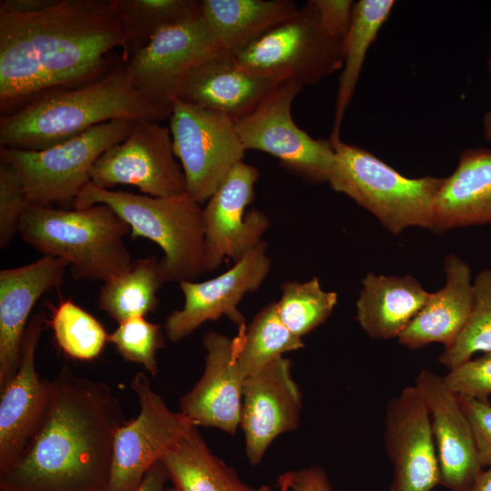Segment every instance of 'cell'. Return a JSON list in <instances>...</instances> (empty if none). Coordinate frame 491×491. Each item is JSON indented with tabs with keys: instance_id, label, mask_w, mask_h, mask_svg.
<instances>
[{
	"instance_id": "obj_2",
	"label": "cell",
	"mask_w": 491,
	"mask_h": 491,
	"mask_svg": "<svg viewBox=\"0 0 491 491\" xmlns=\"http://www.w3.org/2000/svg\"><path fill=\"white\" fill-rule=\"evenodd\" d=\"M52 381L45 415L18 459L0 473L1 491H107L116 432L127 421L103 381L66 366Z\"/></svg>"
},
{
	"instance_id": "obj_43",
	"label": "cell",
	"mask_w": 491,
	"mask_h": 491,
	"mask_svg": "<svg viewBox=\"0 0 491 491\" xmlns=\"http://www.w3.org/2000/svg\"><path fill=\"white\" fill-rule=\"evenodd\" d=\"M466 491H491V466L483 469Z\"/></svg>"
},
{
	"instance_id": "obj_3",
	"label": "cell",
	"mask_w": 491,
	"mask_h": 491,
	"mask_svg": "<svg viewBox=\"0 0 491 491\" xmlns=\"http://www.w3.org/2000/svg\"><path fill=\"white\" fill-rule=\"evenodd\" d=\"M171 112L135 85L124 64L90 83L46 94L1 115L0 145L42 150L109 121L160 123Z\"/></svg>"
},
{
	"instance_id": "obj_39",
	"label": "cell",
	"mask_w": 491,
	"mask_h": 491,
	"mask_svg": "<svg viewBox=\"0 0 491 491\" xmlns=\"http://www.w3.org/2000/svg\"><path fill=\"white\" fill-rule=\"evenodd\" d=\"M321 25L332 36L344 39L352 21V0H312Z\"/></svg>"
},
{
	"instance_id": "obj_12",
	"label": "cell",
	"mask_w": 491,
	"mask_h": 491,
	"mask_svg": "<svg viewBox=\"0 0 491 491\" xmlns=\"http://www.w3.org/2000/svg\"><path fill=\"white\" fill-rule=\"evenodd\" d=\"M131 387L140 409L116 432L107 491H135L149 469L195 426L181 412L169 409L145 372L134 376Z\"/></svg>"
},
{
	"instance_id": "obj_41",
	"label": "cell",
	"mask_w": 491,
	"mask_h": 491,
	"mask_svg": "<svg viewBox=\"0 0 491 491\" xmlns=\"http://www.w3.org/2000/svg\"><path fill=\"white\" fill-rule=\"evenodd\" d=\"M168 479L166 469L159 461L149 469L135 491H163Z\"/></svg>"
},
{
	"instance_id": "obj_44",
	"label": "cell",
	"mask_w": 491,
	"mask_h": 491,
	"mask_svg": "<svg viewBox=\"0 0 491 491\" xmlns=\"http://www.w3.org/2000/svg\"><path fill=\"white\" fill-rule=\"evenodd\" d=\"M487 66L491 73V48L489 51L488 58H487ZM483 136L484 138L491 142V107L490 109L485 114L483 117Z\"/></svg>"
},
{
	"instance_id": "obj_29",
	"label": "cell",
	"mask_w": 491,
	"mask_h": 491,
	"mask_svg": "<svg viewBox=\"0 0 491 491\" xmlns=\"http://www.w3.org/2000/svg\"><path fill=\"white\" fill-rule=\"evenodd\" d=\"M165 282L156 256L137 258L128 271L104 283L97 305L118 324L145 316L156 309L157 293Z\"/></svg>"
},
{
	"instance_id": "obj_21",
	"label": "cell",
	"mask_w": 491,
	"mask_h": 491,
	"mask_svg": "<svg viewBox=\"0 0 491 491\" xmlns=\"http://www.w3.org/2000/svg\"><path fill=\"white\" fill-rule=\"evenodd\" d=\"M68 263L44 256L0 271V389L15 374L30 313L46 291L64 281Z\"/></svg>"
},
{
	"instance_id": "obj_1",
	"label": "cell",
	"mask_w": 491,
	"mask_h": 491,
	"mask_svg": "<svg viewBox=\"0 0 491 491\" xmlns=\"http://www.w3.org/2000/svg\"><path fill=\"white\" fill-rule=\"evenodd\" d=\"M129 37L112 0H57L28 14L0 10L1 115L105 75V55Z\"/></svg>"
},
{
	"instance_id": "obj_26",
	"label": "cell",
	"mask_w": 491,
	"mask_h": 491,
	"mask_svg": "<svg viewBox=\"0 0 491 491\" xmlns=\"http://www.w3.org/2000/svg\"><path fill=\"white\" fill-rule=\"evenodd\" d=\"M201 15L221 51L237 50L294 15L290 0H201Z\"/></svg>"
},
{
	"instance_id": "obj_45",
	"label": "cell",
	"mask_w": 491,
	"mask_h": 491,
	"mask_svg": "<svg viewBox=\"0 0 491 491\" xmlns=\"http://www.w3.org/2000/svg\"><path fill=\"white\" fill-rule=\"evenodd\" d=\"M254 491H273V489L268 486H262L258 488H255Z\"/></svg>"
},
{
	"instance_id": "obj_34",
	"label": "cell",
	"mask_w": 491,
	"mask_h": 491,
	"mask_svg": "<svg viewBox=\"0 0 491 491\" xmlns=\"http://www.w3.org/2000/svg\"><path fill=\"white\" fill-rule=\"evenodd\" d=\"M474 305L462 332L439 357L449 370L478 352H491V266L481 270L473 281Z\"/></svg>"
},
{
	"instance_id": "obj_42",
	"label": "cell",
	"mask_w": 491,
	"mask_h": 491,
	"mask_svg": "<svg viewBox=\"0 0 491 491\" xmlns=\"http://www.w3.org/2000/svg\"><path fill=\"white\" fill-rule=\"evenodd\" d=\"M57 0H2L0 10L28 14L44 10L53 5Z\"/></svg>"
},
{
	"instance_id": "obj_9",
	"label": "cell",
	"mask_w": 491,
	"mask_h": 491,
	"mask_svg": "<svg viewBox=\"0 0 491 491\" xmlns=\"http://www.w3.org/2000/svg\"><path fill=\"white\" fill-rule=\"evenodd\" d=\"M169 130L174 152L185 179V193L202 205L230 170L244 161L246 150L226 115L179 98L172 105Z\"/></svg>"
},
{
	"instance_id": "obj_7",
	"label": "cell",
	"mask_w": 491,
	"mask_h": 491,
	"mask_svg": "<svg viewBox=\"0 0 491 491\" xmlns=\"http://www.w3.org/2000/svg\"><path fill=\"white\" fill-rule=\"evenodd\" d=\"M229 54L256 75L304 88L341 70L343 39L325 30L310 0L288 19Z\"/></svg>"
},
{
	"instance_id": "obj_23",
	"label": "cell",
	"mask_w": 491,
	"mask_h": 491,
	"mask_svg": "<svg viewBox=\"0 0 491 491\" xmlns=\"http://www.w3.org/2000/svg\"><path fill=\"white\" fill-rule=\"evenodd\" d=\"M445 286L430 293L426 302L398 336V342L418 349L432 343L448 347L466 326L474 305L471 270L466 261L450 254L444 261Z\"/></svg>"
},
{
	"instance_id": "obj_38",
	"label": "cell",
	"mask_w": 491,
	"mask_h": 491,
	"mask_svg": "<svg viewBox=\"0 0 491 491\" xmlns=\"http://www.w3.org/2000/svg\"><path fill=\"white\" fill-rule=\"evenodd\" d=\"M461 407L471 426L479 460L483 467L491 466V405L488 401L458 396Z\"/></svg>"
},
{
	"instance_id": "obj_32",
	"label": "cell",
	"mask_w": 491,
	"mask_h": 491,
	"mask_svg": "<svg viewBox=\"0 0 491 491\" xmlns=\"http://www.w3.org/2000/svg\"><path fill=\"white\" fill-rule=\"evenodd\" d=\"M337 294L322 288L317 277L305 282L286 281L276 308L284 325L296 336L307 335L333 313Z\"/></svg>"
},
{
	"instance_id": "obj_40",
	"label": "cell",
	"mask_w": 491,
	"mask_h": 491,
	"mask_svg": "<svg viewBox=\"0 0 491 491\" xmlns=\"http://www.w3.org/2000/svg\"><path fill=\"white\" fill-rule=\"evenodd\" d=\"M277 486L279 490L273 491H332L326 471L317 466L285 472Z\"/></svg>"
},
{
	"instance_id": "obj_37",
	"label": "cell",
	"mask_w": 491,
	"mask_h": 491,
	"mask_svg": "<svg viewBox=\"0 0 491 491\" xmlns=\"http://www.w3.org/2000/svg\"><path fill=\"white\" fill-rule=\"evenodd\" d=\"M444 378L457 396L488 401L491 395V352L450 369Z\"/></svg>"
},
{
	"instance_id": "obj_28",
	"label": "cell",
	"mask_w": 491,
	"mask_h": 491,
	"mask_svg": "<svg viewBox=\"0 0 491 491\" xmlns=\"http://www.w3.org/2000/svg\"><path fill=\"white\" fill-rule=\"evenodd\" d=\"M394 0L355 2L350 27L343 39V64L338 80L330 142L340 139V129L354 95L367 51L388 19Z\"/></svg>"
},
{
	"instance_id": "obj_31",
	"label": "cell",
	"mask_w": 491,
	"mask_h": 491,
	"mask_svg": "<svg viewBox=\"0 0 491 491\" xmlns=\"http://www.w3.org/2000/svg\"><path fill=\"white\" fill-rule=\"evenodd\" d=\"M129 37V57L159 30L201 15L198 0H112Z\"/></svg>"
},
{
	"instance_id": "obj_25",
	"label": "cell",
	"mask_w": 491,
	"mask_h": 491,
	"mask_svg": "<svg viewBox=\"0 0 491 491\" xmlns=\"http://www.w3.org/2000/svg\"><path fill=\"white\" fill-rule=\"evenodd\" d=\"M356 304V318L373 339L398 338L426 302L430 293L412 276L368 273Z\"/></svg>"
},
{
	"instance_id": "obj_14",
	"label": "cell",
	"mask_w": 491,
	"mask_h": 491,
	"mask_svg": "<svg viewBox=\"0 0 491 491\" xmlns=\"http://www.w3.org/2000/svg\"><path fill=\"white\" fill-rule=\"evenodd\" d=\"M259 175L256 166L241 161L207 200L203 208L205 272L218 268L225 258L238 262L263 241L268 216L257 209L246 212Z\"/></svg>"
},
{
	"instance_id": "obj_36",
	"label": "cell",
	"mask_w": 491,
	"mask_h": 491,
	"mask_svg": "<svg viewBox=\"0 0 491 491\" xmlns=\"http://www.w3.org/2000/svg\"><path fill=\"white\" fill-rule=\"evenodd\" d=\"M24 181L17 170L0 161V247L5 248L19 231L31 206Z\"/></svg>"
},
{
	"instance_id": "obj_19",
	"label": "cell",
	"mask_w": 491,
	"mask_h": 491,
	"mask_svg": "<svg viewBox=\"0 0 491 491\" xmlns=\"http://www.w3.org/2000/svg\"><path fill=\"white\" fill-rule=\"evenodd\" d=\"M415 386L429 413L440 470V485L450 491H466L483 470L469 421L458 396L444 376L421 370Z\"/></svg>"
},
{
	"instance_id": "obj_8",
	"label": "cell",
	"mask_w": 491,
	"mask_h": 491,
	"mask_svg": "<svg viewBox=\"0 0 491 491\" xmlns=\"http://www.w3.org/2000/svg\"><path fill=\"white\" fill-rule=\"evenodd\" d=\"M135 122L109 121L42 150L1 147L0 161L17 170L32 205L74 203L90 182V171L95 161L107 149L125 140Z\"/></svg>"
},
{
	"instance_id": "obj_30",
	"label": "cell",
	"mask_w": 491,
	"mask_h": 491,
	"mask_svg": "<svg viewBox=\"0 0 491 491\" xmlns=\"http://www.w3.org/2000/svg\"><path fill=\"white\" fill-rule=\"evenodd\" d=\"M237 365L246 377L285 353L304 347L279 317L276 302L261 308L246 330L234 337Z\"/></svg>"
},
{
	"instance_id": "obj_5",
	"label": "cell",
	"mask_w": 491,
	"mask_h": 491,
	"mask_svg": "<svg viewBox=\"0 0 491 491\" xmlns=\"http://www.w3.org/2000/svg\"><path fill=\"white\" fill-rule=\"evenodd\" d=\"M98 204L108 205L126 222L133 238H147L161 247L166 282L194 281L205 272L203 208L186 193L154 197L100 188L89 182L74 207Z\"/></svg>"
},
{
	"instance_id": "obj_35",
	"label": "cell",
	"mask_w": 491,
	"mask_h": 491,
	"mask_svg": "<svg viewBox=\"0 0 491 491\" xmlns=\"http://www.w3.org/2000/svg\"><path fill=\"white\" fill-rule=\"evenodd\" d=\"M108 342L125 361L139 364L152 376H157L156 354L165 346L160 325L145 316L133 317L119 323L109 334Z\"/></svg>"
},
{
	"instance_id": "obj_16",
	"label": "cell",
	"mask_w": 491,
	"mask_h": 491,
	"mask_svg": "<svg viewBox=\"0 0 491 491\" xmlns=\"http://www.w3.org/2000/svg\"><path fill=\"white\" fill-rule=\"evenodd\" d=\"M384 424L385 447L394 471L388 491H432L439 486L430 416L415 385L388 401Z\"/></svg>"
},
{
	"instance_id": "obj_15",
	"label": "cell",
	"mask_w": 491,
	"mask_h": 491,
	"mask_svg": "<svg viewBox=\"0 0 491 491\" xmlns=\"http://www.w3.org/2000/svg\"><path fill=\"white\" fill-rule=\"evenodd\" d=\"M268 245L262 241L235 266L221 275L203 281H182L184 306L172 312L164 324L166 337L179 342L207 321L225 316L237 326L238 332L246 328L238 309L242 298L257 290L266 278L271 260Z\"/></svg>"
},
{
	"instance_id": "obj_24",
	"label": "cell",
	"mask_w": 491,
	"mask_h": 491,
	"mask_svg": "<svg viewBox=\"0 0 491 491\" xmlns=\"http://www.w3.org/2000/svg\"><path fill=\"white\" fill-rule=\"evenodd\" d=\"M491 224V148L464 150L437 195L431 231Z\"/></svg>"
},
{
	"instance_id": "obj_6",
	"label": "cell",
	"mask_w": 491,
	"mask_h": 491,
	"mask_svg": "<svg viewBox=\"0 0 491 491\" xmlns=\"http://www.w3.org/2000/svg\"><path fill=\"white\" fill-rule=\"evenodd\" d=\"M335 159L328 184L370 212L391 234L409 227L431 229L445 177L410 178L366 149L331 142Z\"/></svg>"
},
{
	"instance_id": "obj_33",
	"label": "cell",
	"mask_w": 491,
	"mask_h": 491,
	"mask_svg": "<svg viewBox=\"0 0 491 491\" xmlns=\"http://www.w3.org/2000/svg\"><path fill=\"white\" fill-rule=\"evenodd\" d=\"M47 323L58 346L73 359H95L108 343L103 325L71 299L61 301Z\"/></svg>"
},
{
	"instance_id": "obj_22",
	"label": "cell",
	"mask_w": 491,
	"mask_h": 491,
	"mask_svg": "<svg viewBox=\"0 0 491 491\" xmlns=\"http://www.w3.org/2000/svg\"><path fill=\"white\" fill-rule=\"evenodd\" d=\"M277 85L250 73L231 54L219 51L189 72L177 98L236 121L249 114Z\"/></svg>"
},
{
	"instance_id": "obj_11",
	"label": "cell",
	"mask_w": 491,
	"mask_h": 491,
	"mask_svg": "<svg viewBox=\"0 0 491 491\" xmlns=\"http://www.w3.org/2000/svg\"><path fill=\"white\" fill-rule=\"evenodd\" d=\"M175 157L169 128L158 122L137 120L125 140L95 161L90 182L110 190L129 185L154 197L183 195L185 179Z\"/></svg>"
},
{
	"instance_id": "obj_4",
	"label": "cell",
	"mask_w": 491,
	"mask_h": 491,
	"mask_svg": "<svg viewBox=\"0 0 491 491\" xmlns=\"http://www.w3.org/2000/svg\"><path fill=\"white\" fill-rule=\"evenodd\" d=\"M129 232L128 224L102 204L69 210L31 205L18 231L44 256L65 260L74 279L103 283L131 268L124 241Z\"/></svg>"
},
{
	"instance_id": "obj_20",
	"label": "cell",
	"mask_w": 491,
	"mask_h": 491,
	"mask_svg": "<svg viewBox=\"0 0 491 491\" xmlns=\"http://www.w3.org/2000/svg\"><path fill=\"white\" fill-rule=\"evenodd\" d=\"M203 346L204 373L180 398V412L195 426H211L234 435L240 426L246 378L236 362L234 338L209 331L203 337Z\"/></svg>"
},
{
	"instance_id": "obj_13",
	"label": "cell",
	"mask_w": 491,
	"mask_h": 491,
	"mask_svg": "<svg viewBox=\"0 0 491 491\" xmlns=\"http://www.w3.org/2000/svg\"><path fill=\"white\" fill-rule=\"evenodd\" d=\"M219 51L215 37L200 15L159 30L125 64L143 94L172 109L189 72Z\"/></svg>"
},
{
	"instance_id": "obj_10",
	"label": "cell",
	"mask_w": 491,
	"mask_h": 491,
	"mask_svg": "<svg viewBox=\"0 0 491 491\" xmlns=\"http://www.w3.org/2000/svg\"><path fill=\"white\" fill-rule=\"evenodd\" d=\"M302 89L294 82L277 85L249 114L235 121V128L246 151L273 155L287 171L308 183H328L335 159L332 143L313 138L292 117V103Z\"/></svg>"
},
{
	"instance_id": "obj_46",
	"label": "cell",
	"mask_w": 491,
	"mask_h": 491,
	"mask_svg": "<svg viewBox=\"0 0 491 491\" xmlns=\"http://www.w3.org/2000/svg\"><path fill=\"white\" fill-rule=\"evenodd\" d=\"M163 491H176L175 487L165 488Z\"/></svg>"
},
{
	"instance_id": "obj_17",
	"label": "cell",
	"mask_w": 491,
	"mask_h": 491,
	"mask_svg": "<svg viewBox=\"0 0 491 491\" xmlns=\"http://www.w3.org/2000/svg\"><path fill=\"white\" fill-rule=\"evenodd\" d=\"M291 366L288 358L280 356L245 380L240 426L252 466L262 461L277 436L299 426L302 396Z\"/></svg>"
},
{
	"instance_id": "obj_18",
	"label": "cell",
	"mask_w": 491,
	"mask_h": 491,
	"mask_svg": "<svg viewBox=\"0 0 491 491\" xmlns=\"http://www.w3.org/2000/svg\"><path fill=\"white\" fill-rule=\"evenodd\" d=\"M45 324L44 311L29 319L18 368L0 389V473L21 456L48 406L52 381L41 379L35 367V352Z\"/></svg>"
},
{
	"instance_id": "obj_27",
	"label": "cell",
	"mask_w": 491,
	"mask_h": 491,
	"mask_svg": "<svg viewBox=\"0 0 491 491\" xmlns=\"http://www.w3.org/2000/svg\"><path fill=\"white\" fill-rule=\"evenodd\" d=\"M176 491H254L215 456L193 426L162 457Z\"/></svg>"
}]
</instances>
